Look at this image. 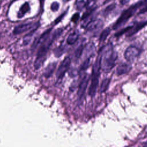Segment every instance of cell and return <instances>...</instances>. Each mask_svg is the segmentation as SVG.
Wrapping results in <instances>:
<instances>
[{"label":"cell","mask_w":147,"mask_h":147,"mask_svg":"<svg viewBox=\"0 0 147 147\" xmlns=\"http://www.w3.org/2000/svg\"><path fill=\"white\" fill-rule=\"evenodd\" d=\"M101 57V69L105 73L109 72L115 66L118 54L111 42L103 47L99 52Z\"/></svg>","instance_id":"cell-1"},{"label":"cell","mask_w":147,"mask_h":147,"mask_svg":"<svg viewBox=\"0 0 147 147\" xmlns=\"http://www.w3.org/2000/svg\"><path fill=\"white\" fill-rule=\"evenodd\" d=\"M63 30L61 28H59L56 30L52 34L51 37H49L48 40L40 47V48L38 49L37 53V56L34 63V68L36 69H39L40 67L42 65V63L45 60L46 55L49 48L52 45L53 41L60 36V34L63 32Z\"/></svg>","instance_id":"cell-2"},{"label":"cell","mask_w":147,"mask_h":147,"mask_svg":"<svg viewBox=\"0 0 147 147\" xmlns=\"http://www.w3.org/2000/svg\"><path fill=\"white\" fill-rule=\"evenodd\" d=\"M142 4L143 1H138V2L131 5L128 9L123 11L121 16L118 18V19L113 25V29L116 30L119 28L121 27L122 25H123L129 20V18L135 14L137 9L139 7H140L142 5Z\"/></svg>","instance_id":"cell-3"},{"label":"cell","mask_w":147,"mask_h":147,"mask_svg":"<svg viewBox=\"0 0 147 147\" xmlns=\"http://www.w3.org/2000/svg\"><path fill=\"white\" fill-rule=\"evenodd\" d=\"M140 49L134 45L128 47L124 52V57L129 62L134 61L139 56Z\"/></svg>","instance_id":"cell-4"},{"label":"cell","mask_w":147,"mask_h":147,"mask_svg":"<svg viewBox=\"0 0 147 147\" xmlns=\"http://www.w3.org/2000/svg\"><path fill=\"white\" fill-rule=\"evenodd\" d=\"M71 60L69 57H66L59 66L57 72L56 77L57 80H61L64 76L65 72L69 68Z\"/></svg>","instance_id":"cell-5"},{"label":"cell","mask_w":147,"mask_h":147,"mask_svg":"<svg viewBox=\"0 0 147 147\" xmlns=\"http://www.w3.org/2000/svg\"><path fill=\"white\" fill-rule=\"evenodd\" d=\"M52 31V28H49L45 30L40 36L37 37L34 40L33 44H32L31 48L33 51L36 50L37 48L42 45L49 37L51 32Z\"/></svg>","instance_id":"cell-6"},{"label":"cell","mask_w":147,"mask_h":147,"mask_svg":"<svg viewBox=\"0 0 147 147\" xmlns=\"http://www.w3.org/2000/svg\"><path fill=\"white\" fill-rule=\"evenodd\" d=\"M38 26H39L38 22H36V23L29 22V23L23 24H21L16 26L14 28L13 32L14 34H21L29 30H32V29L36 28H38Z\"/></svg>","instance_id":"cell-7"},{"label":"cell","mask_w":147,"mask_h":147,"mask_svg":"<svg viewBox=\"0 0 147 147\" xmlns=\"http://www.w3.org/2000/svg\"><path fill=\"white\" fill-rule=\"evenodd\" d=\"M103 26L102 20L100 19H94L90 22L85 28L87 32L89 33H96L99 31Z\"/></svg>","instance_id":"cell-8"},{"label":"cell","mask_w":147,"mask_h":147,"mask_svg":"<svg viewBox=\"0 0 147 147\" xmlns=\"http://www.w3.org/2000/svg\"><path fill=\"white\" fill-rule=\"evenodd\" d=\"M89 79H90L89 76L87 74H86L83 77V78L80 81L78 87V95L79 99H82V98L84 95L85 91L88 86Z\"/></svg>","instance_id":"cell-9"},{"label":"cell","mask_w":147,"mask_h":147,"mask_svg":"<svg viewBox=\"0 0 147 147\" xmlns=\"http://www.w3.org/2000/svg\"><path fill=\"white\" fill-rule=\"evenodd\" d=\"M146 25H147V21H141V22L136 23L134 25H132L131 28L127 32L126 36L127 37H129L134 35V34L137 33L139 30H140L141 29H142L144 26H145Z\"/></svg>","instance_id":"cell-10"},{"label":"cell","mask_w":147,"mask_h":147,"mask_svg":"<svg viewBox=\"0 0 147 147\" xmlns=\"http://www.w3.org/2000/svg\"><path fill=\"white\" fill-rule=\"evenodd\" d=\"M131 69V65L127 63H122L118 66L117 69V74L118 75H124L129 73Z\"/></svg>","instance_id":"cell-11"},{"label":"cell","mask_w":147,"mask_h":147,"mask_svg":"<svg viewBox=\"0 0 147 147\" xmlns=\"http://www.w3.org/2000/svg\"><path fill=\"white\" fill-rule=\"evenodd\" d=\"M99 79H91V84L88 89V94L90 96L94 97L95 95L98 87Z\"/></svg>","instance_id":"cell-12"},{"label":"cell","mask_w":147,"mask_h":147,"mask_svg":"<svg viewBox=\"0 0 147 147\" xmlns=\"http://www.w3.org/2000/svg\"><path fill=\"white\" fill-rule=\"evenodd\" d=\"M56 63H52L49 64L47 67L45 68L44 71L43 75L46 78H49L51 77L53 73L54 72L56 67Z\"/></svg>","instance_id":"cell-13"},{"label":"cell","mask_w":147,"mask_h":147,"mask_svg":"<svg viewBox=\"0 0 147 147\" xmlns=\"http://www.w3.org/2000/svg\"><path fill=\"white\" fill-rule=\"evenodd\" d=\"M79 36V33L78 31L75 30L72 33H70L67 38V43L68 45H73L78 40Z\"/></svg>","instance_id":"cell-14"},{"label":"cell","mask_w":147,"mask_h":147,"mask_svg":"<svg viewBox=\"0 0 147 147\" xmlns=\"http://www.w3.org/2000/svg\"><path fill=\"white\" fill-rule=\"evenodd\" d=\"M29 10H30V6L29 3L27 2L24 3L20 9V10L18 13V17L19 18L22 17L28 11H29Z\"/></svg>","instance_id":"cell-15"},{"label":"cell","mask_w":147,"mask_h":147,"mask_svg":"<svg viewBox=\"0 0 147 147\" xmlns=\"http://www.w3.org/2000/svg\"><path fill=\"white\" fill-rule=\"evenodd\" d=\"M110 81H111L110 78H105L102 80L99 88L100 92L101 93L105 92L108 89Z\"/></svg>","instance_id":"cell-16"},{"label":"cell","mask_w":147,"mask_h":147,"mask_svg":"<svg viewBox=\"0 0 147 147\" xmlns=\"http://www.w3.org/2000/svg\"><path fill=\"white\" fill-rule=\"evenodd\" d=\"M83 49H84V47L82 44L77 47V48L75 49L74 53V57L75 60H78L80 57V56L83 53Z\"/></svg>","instance_id":"cell-17"},{"label":"cell","mask_w":147,"mask_h":147,"mask_svg":"<svg viewBox=\"0 0 147 147\" xmlns=\"http://www.w3.org/2000/svg\"><path fill=\"white\" fill-rule=\"evenodd\" d=\"M66 48L63 45H60L57 48H56L53 51V53L55 56L57 57H60L65 52Z\"/></svg>","instance_id":"cell-18"},{"label":"cell","mask_w":147,"mask_h":147,"mask_svg":"<svg viewBox=\"0 0 147 147\" xmlns=\"http://www.w3.org/2000/svg\"><path fill=\"white\" fill-rule=\"evenodd\" d=\"M111 32V29L110 28H105L102 32L100 33V37H99V41L100 42L105 41V40L106 39L107 37L110 34Z\"/></svg>","instance_id":"cell-19"},{"label":"cell","mask_w":147,"mask_h":147,"mask_svg":"<svg viewBox=\"0 0 147 147\" xmlns=\"http://www.w3.org/2000/svg\"><path fill=\"white\" fill-rule=\"evenodd\" d=\"M37 28H34V29H32L31 30V31L30 32V33H29L28 34H27L24 38L23 39V44L24 45H28L30 42V40H31V37H32V36L33 35V34L34 33V32L35 30L37 29Z\"/></svg>","instance_id":"cell-20"},{"label":"cell","mask_w":147,"mask_h":147,"mask_svg":"<svg viewBox=\"0 0 147 147\" xmlns=\"http://www.w3.org/2000/svg\"><path fill=\"white\" fill-rule=\"evenodd\" d=\"M90 61H91V56H89L82 64V65L80 67V71H84V70H86L89 67Z\"/></svg>","instance_id":"cell-21"},{"label":"cell","mask_w":147,"mask_h":147,"mask_svg":"<svg viewBox=\"0 0 147 147\" xmlns=\"http://www.w3.org/2000/svg\"><path fill=\"white\" fill-rule=\"evenodd\" d=\"M76 9L78 10L81 11L85 7H86V2L84 0H79L76 2Z\"/></svg>","instance_id":"cell-22"},{"label":"cell","mask_w":147,"mask_h":147,"mask_svg":"<svg viewBox=\"0 0 147 147\" xmlns=\"http://www.w3.org/2000/svg\"><path fill=\"white\" fill-rule=\"evenodd\" d=\"M115 7V3H112L110 4V5H109L108 6H107L104 11H103V13L105 16H107V14H109L110 12H111V11H113Z\"/></svg>","instance_id":"cell-23"},{"label":"cell","mask_w":147,"mask_h":147,"mask_svg":"<svg viewBox=\"0 0 147 147\" xmlns=\"http://www.w3.org/2000/svg\"><path fill=\"white\" fill-rule=\"evenodd\" d=\"M131 26H127V27H126V28H125L121 29V30H119V32H118L115 34V36L116 37H119V36H121V35H122L123 34H124V33H127V32L130 30V29L131 28Z\"/></svg>","instance_id":"cell-24"},{"label":"cell","mask_w":147,"mask_h":147,"mask_svg":"<svg viewBox=\"0 0 147 147\" xmlns=\"http://www.w3.org/2000/svg\"><path fill=\"white\" fill-rule=\"evenodd\" d=\"M59 8V3L57 2H53L51 5V9L53 11H56Z\"/></svg>","instance_id":"cell-25"},{"label":"cell","mask_w":147,"mask_h":147,"mask_svg":"<svg viewBox=\"0 0 147 147\" xmlns=\"http://www.w3.org/2000/svg\"><path fill=\"white\" fill-rule=\"evenodd\" d=\"M96 0H87L86 1V7H90L95 6Z\"/></svg>","instance_id":"cell-26"},{"label":"cell","mask_w":147,"mask_h":147,"mask_svg":"<svg viewBox=\"0 0 147 147\" xmlns=\"http://www.w3.org/2000/svg\"><path fill=\"white\" fill-rule=\"evenodd\" d=\"M79 18H80V14H79V13H75V14L72 16V18H71V21L73 22H74V23H75V22H76L78 21V20L79 19Z\"/></svg>","instance_id":"cell-27"},{"label":"cell","mask_w":147,"mask_h":147,"mask_svg":"<svg viewBox=\"0 0 147 147\" xmlns=\"http://www.w3.org/2000/svg\"><path fill=\"white\" fill-rule=\"evenodd\" d=\"M66 13H67V11H65L64 13H63L62 14H61L58 18H57V19H56V20H55V23L56 24L59 23L60 21H61V20L63 19V18L65 16Z\"/></svg>","instance_id":"cell-28"},{"label":"cell","mask_w":147,"mask_h":147,"mask_svg":"<svg viewBox=\"0 0 147 147\" xmlns=\"http://www.w3.org/2000/svg\"><path fill=\"white\" fill-rule=\"evenodd\" d=\"M146 12H147V5H146L145 7H144L141 9H140V10L139 11V14H143Z\"/></svg>","instance_id":"cell-29"},{"label":"cell","mask_w":147,"mask_h":147,"mask_svg":"<svg viewBox=\"0 0 147 147\" xmlns=\"http://www.w3.org/2000/svg\"><path fill=\"white\" fill-rule=\"evenodd\" d=\"M129 1H130V0H121V1H120V2H121V3L122 4V5H125V4H126L127 3H128Z\"/></svg>","instance_id":"cell-30"},{"label":"cell","mask_w":147,"mask_h":147,"mask_svg":"<svg viewBox=\"0 0 147 147\" xmlns=\"http://www.w3.org/2000/svg\"><path fill=\"white\" fill-rule=\"evenodd\" d=\"M142 145H143V146H147V141H145V142H144L143 143Z\"/></svg>","instance_id":"cell-31"},{"label":"cell","mask_w":147,"mask_h":147,"mask_svg":"<svg viewBox=\"0 0 147 147\" xmlns=\"http://www.w3.org/2000/svg\"><path fill=\"white\" fill-rule=\"evenodd\" d=\"M144 1H145V2H147V0H144Z\"/></svg>","instance_id":"cell-32"}]
</instances>
